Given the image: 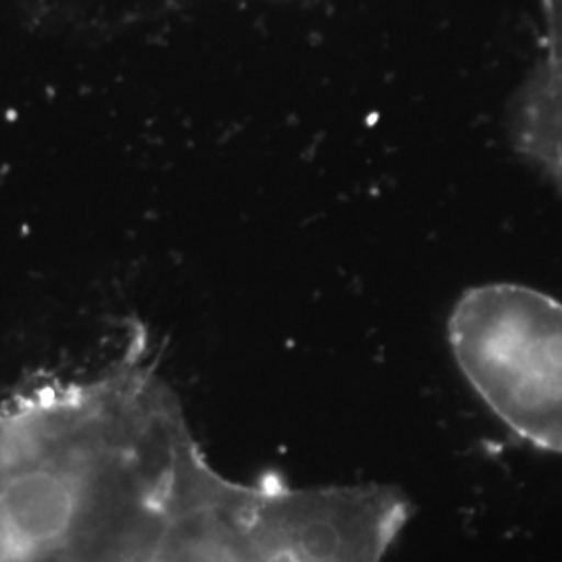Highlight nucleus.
<instances>
[{
  "label": "nucleus",
  "instance_id": "obj_1",
  "mask_svg": "<svg viewBox=\"0 0 562 562\" xmlns=\"http://www.w3.org/2000/svg\"><path fill=\"white\" fill-rule=\"evenodd\" d=\"M448 340L485 406L525 442L562 454V302L483 283L454 304Z\"/></svg>",
  "mask_w": 562,
  "mask_h": 562
},
{
  "label": "nucleus",
  "instance_id": "obj_2",
  "mask_svg": "<svg viewBox=\"0 0 562 562\" xmlns=\"http://www.w3.org/2000/svg\"><path fill=\"white\" fill-rule=\"evenodd\" d=\"M169 477H171V475H169ZM169 477H167V480H169ZM167 480H165V482H167ZM162 483V482H161ZM161 483H159V485H161ZM159 485H157V487H159ZM157 487H155V490H157ZM155 490H153V487H150V492H155ZM150 492H148V490H146V492H144V496H138V498H136V501H134V504H127V506H125V508H123V513H127V510H132V508H136V506H138V504L140 503H144V498H148V496H150ZM121 517V515H120ZM120 517H117V519H120ZM117 519H115V521H117ZM113 521V522H115ZM113 522H111V525H113ZM106 529H109V527H106ZM102 533H104V531H102ZM102 538V536H101ZM101 538H99V540H101ZM99 540H97V543H99ZM97 543H94V546H97ZM94 546H92V550H94ZM90 554H92V552H88V554H86V557H83V561L81 562H86L88 561V559H90Z\"/></svg>",
  "mask_w": 562,
  "mask_h": 562
}]
</instances>
